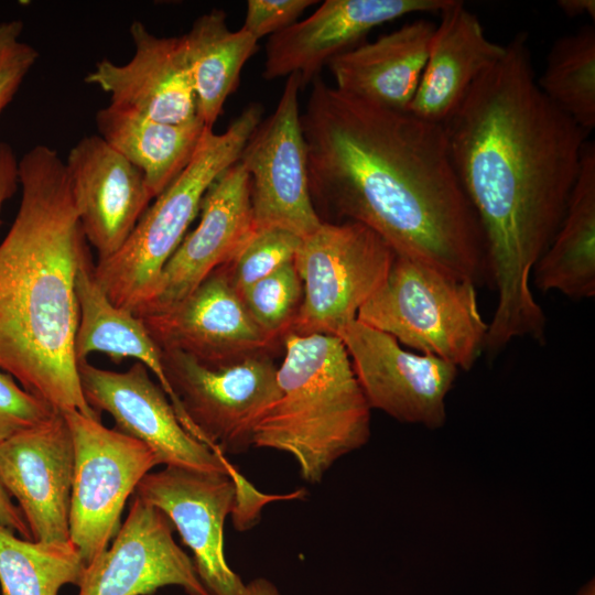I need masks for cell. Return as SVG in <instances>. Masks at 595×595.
<instances>
[{"instance_id":"6da1fadb","label":"cell","mask_w":595,"mask_h":595,"mask_svg":"<svg viewBox=\"0 0 595 595\" xmlns=\"http://www.w3.org/2000/svg\"><path fill=\"white\" fill-rule=\"evenodd\" d=\"M442 126L497 294L485 350L494 356L516 338L544 343L547 317L530 280L564 216L587 133L538 87L524 32Z\"/></svg>"},{"instance_id":"7a4b0ae2","label":"cell","mask_w":595,"mask_h":595,"mask_svg":"<svg viewBox=\"0 0 595 595\" xmlns=\"http://www.w3.org/2000/svg\"><path fill=\"white\" fill-rule=\"evenodd\" d=\"M312 83L301 123L314 207L369 227L397 255L490 284L443 126Z\"/></svg>"},{"instance_id":"3957f363","label":"cell","mask_w":595,"mask_h":595,"mask_svg":"<svg viewBox=\"0 0 595 595\" xmlns=\"http://www.w3.org/2000/svg\"><path fill=\"white\" fill-rule=\"evenodd\" d=\"M18 174V212L0 241V369L61 413L100 419L84 398L74 350L76 277L90 253L65 163L36 144Z\"/></svg>"},{"instance_id":"277c9868","label":"cell","mask_w":595,"mask_h":595,"mask_svg":"<svg viewBox=\"0 0 595 595\" xmlns=\"http://www.w3.org/2000/svg\"><path fill=\"white\" fill-rule=\"evenodd\" d=\"M283 340L279 398L256 425L252 446L291 455L301 477L318 484L368 442L371 409L339 337L288 333Z\"/></svg>"},{"instance_id":"5b68a950","label":"cell","mask_w":595,"mask_h":595,"mask_svg":"<svg viewBox=\"0 0 595 595\" xmlns=\"http://www.w3.org/2000/svg\"><path fill=\"white\" fill-rule=\"evenodd\" d=\"M262 115L263 107L251 102L224 132L206 127L190 163L148 206L122 247L95 263V278L116 306L140 316L152 305L162 270L199 213L205 193L239 160Z\"/></svg>"},{"instance_id":"8992f818","label":"cell","mask_w":595,"mask_h":595,"mask_svg":"<svg viewBox=\"0 0 595 595\" xmlns=\"http://www.w3.org/2000/svg\"><path fill=\"white\" fill-rule=\"evenodd\" d=\"M476 288L396 253L385 282L360 307L356 320L466 371L484 351L488 331Z\"/></svg>"},{"instance_id":"52a82bcc","label":"cell","mask_w":595,"mask_h":595,"mask_svg":"<svg viewBox=\"0 0 595 595\" xmlns=\"http://www.w3.org/2000/svg\"><path fill=\"white\" fill-rule=\"evenodd\" d=\"M183 428L219 454L252 446L255 428L279 398L278 367L267 353L229 364L207 365L174 349H161Z\"/></svg>"},{"instance_id":"ba28073f","label":"cell","mask_w":595,"mask_h":595,"mask_svg":"<svg viewBox=\"0 0 595 595\" xmlns=\"http://www.w3.org/2000/svg\"><path fill=\"white\" fill-rule=\"evenodd\" d=\"M134 494L160 509L193 553L196 573L210 595H245L246 584L228 565L224 524L232 513L237 529H248L269 501L293 495H267L229 474L177 466L148 473Z\"/></svg>"},{"instance_id":"9c48e42d","label":"cell","mask_w":595,"mask_h":595,"mask_svg":"<svg viewBox=\"0 0 595 595\" xmlns=\"http://www.w3.org/2000/svg\"><path fill=\"white\" fill-rule=\"evenodd\" d=\"M394 256L360 223L322 221L294 257L303 298L289 333L337 336L385 282Z\"/></svg>"},{"instance_id":"30bf717a","label":"cell","mask_w":595,"mask_h":595,"mask_svg":"<svg viewBox=\"0 0 595 595\" xmlns=\"http://www.w3.org/2000/svg\"><path fill=\"white\" fill-rule=\"evenodd\" d=\"M63 414L74 448L69 538L86 566L108 548L128 497L158 462L147 445L100 419Z\"/></svg>"},{"instance_id":"8fae6325","label":"cell","mask_w":595,"mask_h":595,"mask_svg":"<svg viewBox=\"0 0 595 595\" xmlns=\"http://www.w3.org/2000/svg\"><path fill=\"white\" fill-rule=\"evenodd\" d=\"M298 75L286 77L274 111L262 119L238 162L248 173L257 229L281 228L302 239L322 224L311 195Z\"/></svg>"},{"instance_id":"7c38bea8","label":"cell","mask_w":595,"mask_h":595,"mask_svg":"<svg viewBox=\"0 0 595 595\" xmlns=\"http://www.w3.org/2000/svg\"><path fill=\"white\" fill-rule=\"evenodd\" d=\"M78 375L89 407L110 414L116 430L147 445L158 465L225 473L240 483L248 482L225 455L183 428L167 396L143 364L136 361L126 371H113L84 360L78 363Z\"/></svg>"},{"instance_id":"4fadbf2b","label":"cell","mask_w":595,"mask_h":595,"mask_svg":"<svg viewBox=\"0 0 595 595\" xmlns=\"http://www.w3.org/2000/svg\"><path fill=\"white\" fill-rule=\"evenodd\" d=\"M337 337L370 409L430 430L444 425L445 399L456 379V366L410 351L389 334L358 320L342 328Z\"/></svg>"},{"instance_id":"5bb4252c","label":"cell","mask_w":595,"mask_h":595,"mask_svg":"<svg viewBox=\"0 0 595 595\" xmlns=\"http://www.w3.org/2000/svg\"><path fill=\"white\" fill-rule=\"evenodd\" d=\"M73 469L72 434L61 412L0 442V483L18 501L31 540L71 543Z\"/></svg>"},{"instance_id":"9a60e30c","label":"cell","mask_w":595,"mask_h":595,"mask_svg":"<svg viewBox=\"0 0 595 595\" xmlns=\"http://www.w3.org/2000/svg\"><path fill=\"white\" fill-rule=\"evenodd\" d=\"M172 528L160 509L134 494L110 548L85 566L78 595H150L167 585L188 595H210Z\"/></svg>"},{"instance_id":"2e32d148","label":"cell","mask_w":595,"mask_h":595,"mask_svg":"<svg viewBox=\"0 0 595 595\" xmlns=\"http://www.w3.org/2000/svg\"><path fill=\"white\" fill-rule=\"evenodd\" d=\"M139 317L161 349L180 350L207 365L267 353L278 340L251 318L224 267L180 302Z\"/></svg>"},{"instance_id":"e0dca14e","label":"cell","mask_w":595,"mask_h":595,"mask_svg":"<svg viewBox=\"0 0 595 595\" xmlns=\"http://www.w3.org/2000/svg\"><path fill=\"white\" fill-rule=\"evenodd\" d=\"M451 0H326L311 15L272 35L266 45V79L295 74L301 88L323 66L360 44L376 26L418 12H441Z\"/></svg>"},{"instance_id":"ac0fdd59","label":"cell","mask_w":595,"mask_h":595,"mask_svg":"<svg viewBox=\"0 0 595 595\" xmlns=\"http://www.w3.org/2000/svg\"><path fill=\"white\" fill-rule=\"evenodd\" d=\"M65 163L78 220L97 262L126 242L153 199L142 173L100 136L83 137Z\"/></svg>"},{"instance_id":"d6986e66","label":"cell","mask_w":595,"mask_h":595,"mask_svg":"<svg viewBox=\"0 0 595 595\" xmlns=\"http://www.w3.org/2000/svg\"><path fill=\"white\" fill-rule=\"evenodd\" d=\"M255 231L249 176L237 161L205 193L197 226L164 266L155 299L142 315L183 300L214 270L228 263Z\"/></svg>"},{"instance_id":"ffe728a7","label":"cell","mask_w":595,"mask_h":595,"mask_svg":"<svg viewBox=\"0 0 595 595\" xmlns=\"http://www.w3.org/2000/svg\"><path fill=\"white\" fill-rule=\"evenodd\" d=\"M129 32L131 58L125 64L101 60L85 82L109 94L111 105L160 122L201 119L183 35L158 36L141 21H133Z\"/></svg>"},{"instance_id":"44dd1931","label":"cell","mask_w":595,"mask_h":595,"mask_svg":"<svg viewBox=\"0 0 595 595\" xmlns=\"http://www.w3.org/2000/svg\"><path fill=\"white\" fill-rule=\"evenodd\" d=\"M426 63L408 111L443 125L473 84L505 54V45L487 37L479 19L462 1L440 12Z\"/></svg>"},{"instance_id":"7402d4cb","label":"cell","mask_w":595,"mask_h":595,"mask_svg":"<svg viewBox=\"0 0 595 595\" xmlns=\"http://www.w3.org/2000/svg\"><path fill=\"white\" fill-rule=\"evenodd\" d=\"M435 25L418 19L336 56L327 64L335 87L374 105L408 111L426 63Z\"/></svg>"},{"instance_id":"603a6c76","label":"cell","mask_w":595,"mask_h":595,"mask_svg":"<svg viewBox=\"0 0 595 595\" xmlns=\"http://www.w3.org/2000/svg\"><path fill=\"white\" fill-rule=\"evenodd\" d=\"M531 279L542 292L572 300L595 296V147L586 142L564 216Z\"/></svg>"},{"instance_id":"cb8c5ba5","label":"cell","mask_w":595,"mask_h":595,"mask_svg":"<svg viewBox=\"0 0 595 595\" xmlns=\"http://www.w3.org/2000/svg\"><path fill=\"white\" fill-rule=\"evenodd\" d=\"M96 126L97 134L142 173L153 199L190 163L206 128L201 119L164 123L111 104L97 111Z\"/></svg>"},{"instance_id":"d4e9b609","label":"cell","mask_w":595,"mask_h":595,"mask_svg":"<svg viewBox=\"0 0 595 595\" xmlns=\"http://www.w3.org/2000/svg\"><path fill=\"white\" fill-rule=\"evenodd\" d=\"M90 256L77 271L76 296L79 310L74 350L77 364L101 353L119 363L131 358L143 364L156 378L171 404L173 394L165 378L162 351L142 320L116 306L97 282Z\"/></svg>"},{"instance_id":"484cf974","label":"cell","mask_w":595,"mask_h":595,"mask_svg":"<svg viewBox=\"0 0 595 595\" xmlns=\"http://www.w3.org/2000/svg\"><path fill=\"white\" fill-rule=\"evenodd\" d=\"M183 37L198 115L213 128L258 41L241 29L232 31L218 9L199 15Z\"/></svg>"},{"instance_id":"4316f807","label":"cell","mask_w":595,"mask_h":595,"mask_svg":"<svg viewBox=\"0 0 595 595\" xmlns=\"http://www.w3.org/2000/svg\"><path fill=\"white\" fill-rule=\"evenodd\" d=\"M84 569V561L72 542H36L17 537L0 524L2 595H58L62 586L78 585Z\"/></svg>"},{"instance_id":"83f0119b","label":"cell","mask_w":595,"mask_h":595,"mask_svg":"<svg viewBox=\"0 0 595 595\" xmlns=\"http://www.w3.org/2000/svg\"><path fill=\"white\" fill-rule=\"evenodd\" d=\"M537 84L543 95L587 134L595 127V28L586 24L556 39Z\"/></svg>"},{"instance_id":"f1b7e54d","label":"cell","mask_w":595,"mask_h":595,"mask_svg":"<svg viewBox=\"0 0 595 595\" xmlns=\"http://www.w3.org/2000/svg\"><path fill=\"white\" fill-rule=\"evenodd\" d=\"M255 323L275 339L290 332L303 298L294 260L249 285L239 294Z\"/></svg>"},{"instance_id":"f546056e","label":"cell","mask_w":595,"mask_h":595,"mask_svg":"<svg viewBox=\"0 0 595 595\" xmlns=\"http://www.w3.org/2000/svg\"><path fill=\"white\" fill-rule=\"evenodd\" d=\"M302 238L281 228L257 229L226 264L235 291L245 289L294 260Z\"/></svg>"},{"instance_id":"4dcf8cb0","label":"cell","mask_w":595,"mask_h":595,"mask_svg":"<svg viewBox=\"0 0 595 595\" xmlns=\"http://www.w3.org/2000/svg\"><path fill=\"white\" fill-rule=\"evenodd\" d=\"M21 20L0 22V116L35 65L39 52L21 40Z\"/></svg>"},{"instance_id":"1f68e13d","label":"cell","mask_w":595,"mask_h":595,"mask_svg":"<svg viewBox=\"0 0 595 595\" xmlns=\"http://www.w3.org/2000/svg\"><path fill=\"white\" fill-rule=\"evenodd\" d=\"M56 412L0 369V442L46 422Z\"/></svg>"},{"instance_id":"d6a6232c","label":"cell","mask_w":595,"mask_h":595,"mask_svg":"<svg viewBox=\"0 0 595 595\" xmlns=\"http://www.w3.org/2000/svg\"><path fill=\"white\" fill-rule=\"evenodd\" d=\"M314 0H249L240 28L257 41L274 35L295 22Z\"/></svg>"},{"instance_id":"836d02e7","label":"cell","mask_w":595,"mask_h":595,"mask_svg":"<svg viewBox=\"0 0 595 595\" xmlns=\"http://www.w3.org/2000/svg\"><path fill=\"white\" fill-rule=\"evenodd\" d=\"M18 162L13 148L0 142V226L3 206L19 187Z\"/></svg>"},{"instance_id":"e575fe53","label":"cell","mask_w":595,"mask_h":595,"mask_svg":"<svg viewBox=\"0 0 595 595\" xmlns=\"http://www.w3.org/2000/svg\"><path fill=\"white\" fill-rule=\"evenodd\" d=\"M0 524L19 533L21 538L30 539L31 533L24 520V517L18 505L12 501V498L0 483Z\"/></svg>"},{"instance_id":"d590c367","label":"cell","mask_w":595,"mask_h":595,"mask_svg":"<svg viewBox=\"0 0 595 595\" xmlns=\"http://www.w3.org/2000/svg\"><path fill=\"white\" fill-rule=\"evenodd\" d=\"M556 6L569 18L588 17L595 20L594 0H559Z\"/></svg>"},{"instance_id":"8d00e7d4","label":"cell","mask_w":595,"mask_h":595,"mask_svg":"<svg viewBox=\"0 0 595 595\" xmlns=\"http://www.w3.org/2000/svg\"><path fill=\"white\" fill-rule=\"evenodd\" d=\"M245 595H281L275 585L267 578L259 577L246 584Z\"/></svg>"},{"instance_id":"74e56055","label":"cell","mask_w":595,"mask_h":595,"mask_svg":"<svg viewBox=\"0 0 595 595\" xmlns=\"http://www.w3.org/2000/svg\"><path fill=\"white\" fill-rule=\"evenodd\" d=\"M576 595H595V583L594 580L585 583L582 588L577 592Z\"/></svg>"}]
</instances>
